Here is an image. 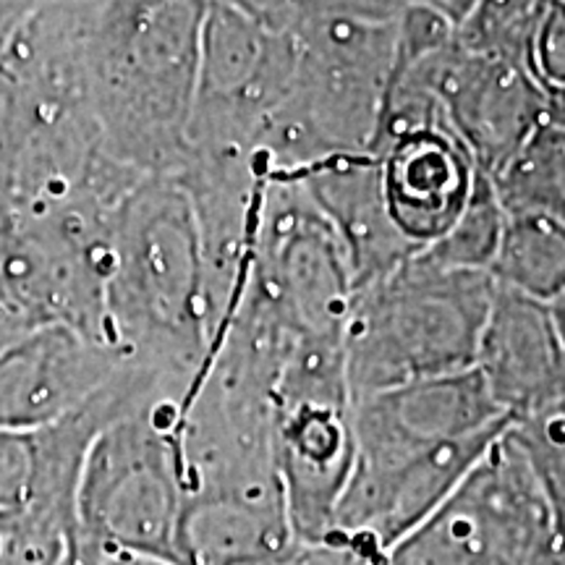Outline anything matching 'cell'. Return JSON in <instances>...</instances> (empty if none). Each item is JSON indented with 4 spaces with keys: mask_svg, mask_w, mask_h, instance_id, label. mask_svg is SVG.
I'll list each match as a JSON object with an SVG mask.
<instances>
[{
    "mask_svg": "<svg viewBox=\"0 0 565 565\" xmlns=\"http://www.w3.org/2000/svg\"><path fill=\"white\" fill-rule=\"evenodd\" d=\"M105 338L126 364L175 387L183 404L207 366L212 328L200 228L173 175H145L116 212Z\"/></svg>",
    "mask_w": 565,
    "mask_h": 565,
    "instance_id": "cell-1",
    "label": "cell"
},
{
    "mask_svg": "<svg viewBox=\"0 0 565 565\" xmlns=\"http://www.w3.org/2000/svg\"><path fill=\"white\" fill-rule=\"evenodd\" d=\"M204 0H105L84 53V89L105 152L141 175L186 158Z\"/></svg>",
    "mask_w": 565,
    "mask_h": 565,
    "instance_id": "cell-2",
    "label": "cell"
},
{
    "mask_svg": "<svg viewBox=\"0 0 565 565\" xmlns=\"http://www.w3.org/2000/svg\"><path fill=\"white\" fill-rule=\"evenodd\" d=\"M395 21L303 3L288 32L291 82L254 141L265 173L296 175L335 154L370 150L395 55Z\"/></svg>",
    "mask_w": 565,
    "mask_h": 565,
    "instance_id": "cell-3",
    "label": "cell"
},
{
    "mask_svg": "<svg viewBox=\"0 0 565 565\" xmlns=\"http://www.w3.org/2000/svg\"><path fill=\"white\" fill-rule=\"evenodd\" d=\"M492 296L487 273L443 270L419 254L359 288L343 328L351 401L471 370Z\"/></svg>",
    "mask_w": 565,
    "mask_h": 565,
    "instance_id": "cell-4",
    "label": "cell"
},
{
    "mask_svg": "<svg viewBox=\"0 0 565 565\" xmlns=\"http://www.w3.org/2000/svg\"><path fill=\"white\" fill-rule=\"evenodd\" d=\"M179 401H154L92 440L74 500L71 557L139 555L175 563L183 511Z\"/></svg>",
    "mask_w": 565,
    "mask_h": 565,
    "instance_id": "cell-5",
    "label": "cell"
},
{
    "mask_svg": "<svg viewBox=\"0 0 565 565\" xmlns=\"http://www.w3.org/2000/svg\"><path fill=\"white\" fill-rule=\"evenodd\" d=\"M511 427L380 565H542L557 553L545 492Z\"/></svg>",
    "mask_w": 565,
    "mask_h": 565,
    "instance_id": "cell-6",
    "label": "cell"
},
{
    "mask_svg": "<svg viewBox=\"0 0 565 565\" xmlns=\"http://www.w3.org/2000/svg\"><path fill=\"white\" fill-rule=\"evenodd\" d=\"M294 63L291 34L267 32L238 13L207 6L186 158H254V141L286 95Z\"/></svg>",
    "mask_w": 565,
    "mask_h": 565,
    "instance_id": "cell-7",
    "label": "cell"
},
{
    "mask_svg": "<svg viewBox=\"0 0 565 565\" xmlns=\"http://www.w3.org/2000/svg\"><path fill=\"white\" fill-rule=\"evenodd\" d=\"M498 424L463 440L437 445L387 463L353 461L328 542L383 563L391 550L454 494L487 448L511 427Z\"/></svg>",
    "mask_w": 565,
    "mask_h": 565,
    "instance_id": "cell-8",
    "label": "cell"
},
{
    "mask_svg": "<svg viewBox=\"0 0 565 565\" xmlns=\"http://www.w3.org/2000/svg\"><path fill=\"white\" fill-rule=\"evenodd\" d=\"M349 387H278L273 463L288 524L299 542H328L349 482L353 443Z\"/></svg>",
    "mask_w": 565,
    "mask_h": 565,
    "instance_id": "cell-9",
    "label": "cell"
},
{
    "mask_svg": "<svg viewBox=\"0 0 565 565\" xmlns=\"http://www.w3.org/2000/svg\"><path fill=\"white\" fill-rule=\"evenodd\" d=\"M433 89L443 121L484 175H494L547 124V92L521 61L463 51L437 55Z\"/></svg>",
    "mask_w": 565,
    "mask_h": 565,
    "instance_id": "cell-10",
    "label": "cell"
},
{
    "mask_svg": "<svg viewBox=\"0 0 565 565\" xmlns=\"http://www.w3.org/2000/svg\"><path fill=\"white\" fill-rule=\"evenodd\" d=\"M351 422L356 461L387 463L511 419L500 412L484 380L471 366L356 398Z\"/></svg>",
    "mask_w": 565,
    "mask_h": 565,
    "instance_id": "cell-11",
    "label": "cell"
},
{
    "mask_svg": "<svg viewBox=\"0 0 565 565\" xmlns=\"http://www.w3.org/2000/svg\"><path fill=\"white\" fill-rule=\"evenodd\" d=\"M124 359L68 324H45L0 351V433L32 435L87 404Z\"/></svg>",
    "mask_w": 565,
    "mask_h": 565,
    "instance_id": "cell-12",
    "label": "cell"
},
{
    "mask_svg": "<svg viewBox=\"0 0 565 565\" xmlns=\"http://www.w3.org/2000/svg\"><path fill=\"white\" fill-rule=\"evenodd\" d=\"M387 217L414 249L435 244L469 202L479 168L445 124L424 126L370 152Z\"/></svg>",
    "mask_w": 565,
    "mask_h": 565,
    "instance_id": "cell-13",
    "label": "cell"
},
{
    "mask_svg": "<svg viewBox=\"0 0 565 565\" xmlns=\"http://www.w3.org/2000/svg\"><path fill=\"white\" fill-rule=\"evenodd\" d=\"M475 370L511 422L553 408L565 395V351L547 303L494 286Z\"/></svg>",
    "mask_w": 565,
    "mask_h": 565,
    "instance_id": "cell-14",
    "label": "cell"
},
{
    "mask_svg": "<svg viewBox=\"0 0 565 565\" xmlns=\"http://www.w3.org/2000/svg\"><path fill=\"white\" fill-rule=\"evenodd\" d=\"M291 179L301 183L341 242L349 259L353 294L419 254L387 217L374 154H335Z\"/></svg>",
    "mask_w": 565,
    "mask_h": 565,
    "instance_id": "cell-15",
    "label": "cell"
},
{
    "mask_svg": "<svg viewBox=\"0 0 565 565\" xmlns=\"http://www.w3.org/2000/svg\"><path fill=\"white\" fill-rule=\"evenodd\" d=\"M296 542L280 490L189 494L175 534V563L275 565Z\"/></svg>",
    "mask_w": 565,
    "mask_h": 565,
    "instance_id": "cell-16",
    "label": "cell"
},
{
    "mask_svg": "<svg viewBox=\"0 0 565 565\" xmlns=\"http://www.w3.org/2000/svg\"><path fill=\"white\" fill-rule=\"evenodd\" d=\"M498 288L550 303L565 294V225L542 215H505L490 265Z\"/></svg>",
    "mask_w": 565,
    "mask_h": 565,
    "instance_id": "cell-17",
    "label": "cell"
},
{
    "mask_svg": "<svg viewBox=\"0 0 565 565\" xmlns=\"http://www.w3.org/2000/svg\"><path fill=\"white\" fill-rule=\"evenodd\" d=\"M490 181L505 215H542L565 225V129L542 124Z\"/></svg>",
    "mask_w": 565,
    "mask_h": 565,
    "instance_id": "cell-18",
    "label": "cell"
},
{
    "mask_svg": "<svg viewBox=\"0 0 565 565\" xmlns=\"http://www.w3.org/2000/svg\"><path fill=\"white\" fill-rule=\"evenodd\" d=\"M505 210L500 204L490 175L479 171L475 192L456 217V223L437 238L424 246L419 257L424 263L443 267V270L487 273L490 270L500 236H503Z\"/></svg>",
    "mask_w": 565,
    "mask_h": 565,
    "instance_id": "cell-19",
    "label": "cell"
},
{
    "mask_svg": "<svg viewBox=\"0 0 565 565\" xmlns=\"http://www.w3.org/2000/svg\"><path fill=\"white\" fill-rule=\"evenodd\" d=\"M553 0H475L456 26L463 51L498 55L529 66L532 42Z\"/></svg>",
    "mask_w": 565,
    "mask_h": 565,
    "instance_id": "cell-20",
    "label": "cell"
},
{
    "mask_svg": "<svg viewBox=\"0 0 565 565\" xmlns=\"http://www.w3.org/2000/svg\"><path fill=\"white\" fill-rule=\"evenodd\" d=\"M511 429L532 461L553 519L557 550L565 553V419L555 412H542L513 422Z\"/></svg>",
    "mask_w": 565,
    "mask_h": 565,
    "instance_id": "cell-21",
    "label": "cell"
},
{
    "mask_svg": "<svg viewBox=\"0 0 565 565\" xmlns=\"http://www.w3.org/2000/svg\"><path fill=\"white\" fill-rule=\"evenodd\" d=\"M529 68L545 89L565 87V3L553 0L529 53Z\"/></svg>",
    "mask_w": 565,
    "mask_h": 565,
    "instance_id": "cell-22",
    "label": "cell"
},
{
    "mask_svg": "<svg viewBox=\"0 0 565 565\" xmlns=\"http://www.w3.org/2000/svg\"><path fill=\"white\" fill-rule=\"evenodd\" d=\"M204 3L238 13L267 32L288 34L307 0H204Z\"/></svg>",
    "mask_w": 565,
    "mask_h": 565,
    "instance_id": "cell-23",
    "label": "cell"
},
{
    "mask_svg": "<svg viewBox=\"0 0 565 565\" xmlns=\"http://www.w3.org/2000/svg\"><path fill=\"white\" fill-rule=\"evenodd\" d=\"M45 0H0V53L9 45L13 32L32 17Z\"/></svg>",
    "mask_w": 565,
    "mask_h": 565,
    "instance_id": "cell-24",
    "label": "cell"
},
{
    "mask_svg": "<svg viewBox=\"0 0 565 565\" xmlns=\"http://www.w3.org/2000/svg\"><path fill=\"white\" fill-rule=\"evenodd\" d=\"M408 6H424V9L440 13L450 21V24L458 26L463 21L466 13L471 11V6H475V0H406Z\"/></svg>",
    "mask_w": 565,
    "mask_h": 565,
    "instance_id": "cell-25",
    "label": "cell"
},
{
    "mask_svg": "<svg viewBox=\"0 0 565 565\" xmlns=\"http://www.w3.org/2000/svg\"><path fill=\"white\" fill-rule=\"evenodd\" d=\"M68 565H179V563L158 561V557H139V555H89V557H71Z\"/></svg>",
    "mask_w": 565,
    "mask_h": 565,
    "instance_id": "cell-26",
    "label": "cell"
},
{
    "mask_svg": "<svg viewBox=\"0 0 565 565\" xmlns=\"http://www.w3.org/2000/svg\"><path fill=\"white\" fill-rule=\"evenodd\" d=\"M547 92V121L565 129V87Z\"/></svg>",
    "mask_w": 565,
    "mask_h": 565,
    "instance_id": "cell-27",
    "label": "cell"
},
{
    "mask_svg": "<svg viewBox=\"0 0 565 565\" xmlns=\"http://www.w3.org/2000/svg\"><path fill=\"white\" fill-rule=\"evenodd\" d=\"M547 309H550V317H553L555 333H557V338H561V345L565 351V294L557 296L555 301H550Z\"/></svg>",
    "mask_w": 565,
    "mask_h": 565,
    "instance_id": "cell-28",
    "label": "cell"
},
{
    "mask_svg": "<svg viewBox=\"0 0 565 565\" xmlns=\"http://www.w3.org/2000/svg\"><path fill=\"white\" fill-rule=\"evenodd\" d=\"M542 565H565V553H561V550H557V553L553 557H547V561L542 563Z\"/></svg>",
    "mask_w": 565,
    "mask_h": 565,
    "instance_id": "cell-29",
    "label": "cell"
},
{
    "mask_svg": "<svg viewBox=\"0 0 565 565\" xmlns=\"http://www.w3.org/2000/svg\"><path fill=\"white\" fill-rule=\"evenodd\" d=\"M547 412H555V414H561L563 419H565V395H563L561 401H557V404H555L553 408H547Z\"/></svg>",
    "mask_w": 565,
    "mask_h": 565,
    "instance_id": "cell-30",
    "label": "cell"
},
{
    "mask_svg": "<svg viewBox=\"0 0 565 565\" xmlns=\"http://www.w3.org/2000/svg\"><path fill=\"white\" fill-rule=\"evenodd\" d=\"M3 113H6V103H3V92H0V126H3Z\"/></svg>",
    "mask_w": 565,
    "mask_h": 565,
    "instance_id": "cell-31",
    "label": "cell"
},
{
    "mask_svg": "<svg viewBox=\"0 0 565 565\" xmlns=\"http://www.w3.org/2000/svg\"><path fill=\"white\" fill-rule=\"evenodd\" d=\"M563 3H565V0H563Z\"/></svg>",
    "mask_w": 565,
    "mask_h": 565,
    "instance_id": "cell-32",
    "label": "cell"
}]
</instances>
